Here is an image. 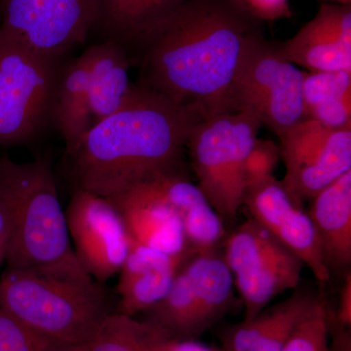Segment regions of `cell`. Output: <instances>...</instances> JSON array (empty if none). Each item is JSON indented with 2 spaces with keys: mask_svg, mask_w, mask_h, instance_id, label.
<instances>
[{
  "mask_svg": "<svg viewBox=\"0 0 351 351\" xmlns=\"http://www.w3.org/2000/svg\"><path fill=\"white\" fill-rule=\"evenodd\" d=\"M97 17L98 0H0V29L56 59L86 41Z\"/></svg>",
  "mask_w": 351,
  "mask_h": 351,
  "instance_id": "10",
  "label": "cell"
},
{
  "mask_svg": "<svg viewBox=\"0 0 351 351\" xmlns=\"http://www.w3.org/2000/svg\"><path fill=\"white\" fill-rule=\"evenodd\" d=\"M277 52L309 71H351V3H324Z\"/></svg>",
  "mask_w": 351,
  "mask_h": 351,
  "instance_id": "14",
  "label": "cell"
},
{
  "mask_svg": "<svg viewBox=\"0 0 351 351\" xmlns=\"http://www.w3.org/2000/svg\"><path fill=\"white\" fill-rule=\"evenodd\" d=\"M108 199L119 210L135 243L172 255L195 250L186 241L181 218L157 191L151 176Z\"/></svg>",
  "mask_w": 351,
  "mask_h": 351,
  "instance_id": "15",
  "label": "cell"
},
{
  "mask_svg": "<svg viewBox=\"0 0 351 351\" xmlns=\"http://www.w3.org/2000/svg\"><path fill=\"white\" fill-rule=\"evenodd\" d=\"M204 119L133 84L124 105L94 124L69 157L76 189L110 198L149 176L182 169L189 136Z\"/></svg>",
  "mask_w": 351,
  "mask_h": 351,
  "instance_id": "2",
  "label": "cell"
},
{
  "mask_svg": "<svg viewBox=\"0 0 351 351\" xmlns=\"http://www.w3.org/2000/svg\"><path fill=\"white\" fill-rule=\"evenodd\" d=\"M64 214L69 239L83 269L100 284L119 274L131 239L117 207L107 197L76 189Z\"/></svg>",
  "mask_w": 351,
  "mask_h": 351,
  "instance_id": "12",
  "label": "cell"
},
{
  "mask_svg": "<svg viewBox=\"0 0 351 351\" xmlns=\"http://www.w3.org/2000/svg\"><path fill=\"white\" fill-rule=\"evenodd\" d=\"M152 327L142 320L113 313L85 351H151Z\"/></svg>",
  "mask_w": 351,
  "mask_h": 351,
  "instance_id": "24",
  "label": "cell"
},
{
  "mask_svg": "<svg viewBox=\"0 0 351 351\" xmlns=\"http://www.w3.org/2000/svg\"><path fill=\"white\" fill-rule=\"evenodd\" d=\"M34 331L0 306V351H84Z\"/></svg>",
  "mask_w": 351,
  "mask_h": 351,
  "instance_id": "25",
  "label": "cell"
},
{
  "mask_svg": "<svg viewBox=\"0 0 351 351\" xmlns=\"http://www.w3.org/2000/svg\"><path fill=\"white\" fill-rule=\"evenodd\" d=\"M262 22L239 0H186L127 49L137 84L205 119L237 112L233 80Z\"/></svg>",
  "mask_w": 351,
  "mask_h": 351,
  "instance_id": "1",
  "label": "cell"
},
{
  "mask_svg": "<svg viewBox=\"0 0 351 351\" xmlns=\"http://www.w3.org/2000/svg\"><path fill=\"white\" fill-rule=\"evenodd\" d=\"M306 119L337 130H351V71H304Z\"/></svg>",
  "mask_w": 351,
  "mask_h": 351,
  "instance_id": "23",
  "label": "cell"
},
{
  "mask_svg": "<svg viewBox=\"0 0 351 351\" xmlns=\"http://www.w3.org/2000/svg\"><path fill=\"white\" fill-rule=\"evenodd\" d=\"M262 124L246 112L221 113L202 120L188 147L198 188L223 223H232L243 205L244 164Z\"/></svg>",
  "mask_w": 351,
  "mask_h": 351,
  "instance_id": "5",
  "label": "cell"
},
{
  "mask_svg": "<svg viewBox=\"0 0 351 351\" xmlns=\"http://www.w3.org/2000/svg\"><path fill=\"white\" fill-rule=\"evenodd\" d=\"M86 52L62 64L53 99L51 123L64 138L66 156L75 154L92 123Z\"/></svg>",
  "mask_w": 351,
  "mask_h": 351,
  "instance_id": "20",
  "label": "cell"
},
{
  "mask_svg": "<svg viewBox=\"0 0 351 351\" xmlns=\"http://www.w3.org/2000/svg\"><path fill=\"white\" fill-rule=\"evenodd\" d=\"M84 351H85V350H84Z\"/></svg>",
  "mask_w": 351,
  "mask_h": 351,
  "instance_id": "33",
  "label": "cell"
},
{
  "mask_svg": "<svg viewBox=\"0 0 351 351\" xmlns=\"http://www.w3.org/2000/svg\"><path fill=\"white\" fill-rule=\"evenodd\" d=\"M11 228L8 216L0 208V267L5 263L9 242H10Z\"/></svg>",
  "mask_w": 351,
  "mask_h": 351,
  "instance_id": "31",
  "label": "cell"
},
{
  "mask_svg": "<svg viewBox=\"0 0 351 351\" xmlns=\"http://www.w3.org/2000/svg\"><path fill=\"white\" fill-rule=\"evenodd\" d=\"M218 249L196 254L144 322L170 338L195 339L232 311L233 279Z\"/></svg>",
  "mask_w": 351,
  "mask_h": 351,
  "instance_id": "7",
  "label": "cell"
},
{
  "mask_svg": "<svg viewBox=\"0 0 351 351\" xmlns=\"http://www.w3.org/2000/svg\"><path fill=\"white\" fill-rule=\"evenodd\" d=\"M0 208L11 228L6 269L96 282L73 252L50 156L25 163L16 162L8 154L0 157Z\"/></svg>",
  "mask_w": 351,
  "mask_h": 351,
  "instance_id": "3",
  "label": "cell"
},
{
  "mask_svg": "<svg viewBox=\"0 0 351 351\" xmlns=\"http://www.w3.org/2000/svg\"><path fill=\"white\" fill-rule=\"evenodd\" d=\"M199 252L165 253L131 240L130 251L119 271L117 313L134 317L161 301L184 263Z\"/></svg>",
  "mask_w": 351,
  "mask_h": 351,
  "instance_id": "16",
  "label": "cell"
},
{
  "mask_svg": "<svg viewBox=\"0 0 351 351\" xmlns=\"http://www.w3.org/2000/svg\"><path fill=\"white\" fill-rule=\"evenodd\" d=\"M252 17L260 22L287 19L293 16L289 0H239Z\"/></svg>",
  "mask_w": 351,
  "mask_h": 351,
  "instance_id": "28",
  "label": "cell"
},
{
  "mask_svg": "<svg viewBox=\"0 0 351 351\" xmlns=\"http://www.w3.org/2000/svg\"><path fill=\"white\" fill-rule=\"evenodd\" d=\"M307 214L330 274L345 276L351 265V170L314 196Z\"/></svg>",
  "mask_w": 351,
  "mask_h": 351,
  "instance_id": "18",
  "label": "cell"
},
{
  "mask_svg": "<svg viewBox=\"0 0 351 351\" xmlns=\"http://www.w3.org/2000/svg\"><path fill=\"white\" fill-rule=\"evenodd\" d=\"M0 306L46 338L86 348L115 313L101 284H82L27 269L0 276Z\"/></svg>",
  "mask_w": 351,
  "mask_h": 351,
  "instance_id": "4",
  "label": "cell"
},
{
  "mask_svg": "<svg viewBox=\"0 0 351 351\" xmlns=\"http://www.w3.org/2000/svg\"><path fill=\"white\" fill-rule=\"evenodd\" d=\"M151 327V351H221L199 343L196 339L170 338L156 328Z\"/></svg>",
  "mask_w": 351,
  "mask_h": 351,
  "instance_id": "29",
  "label": "cell"
},
{
  "mask_svg": "<svg viewBox=\"0 0 351 351\" xmlns=\"http://www.w3.org/2000/svg\"><path fill=\"white\" fill-rule=\"evenodd\" d=\"M320 301L313 292L295 291L250 319L226 328L221 336V351H283L293 332Z\"/></svg>",
  "mask_w": 351,
  "mask_h": 351,
  "instance_id": "17",
  "label": "cell"
},
{
  "mask_svg": "<svg viewBox=\"0 0 351 351\" xmlns=\"http://www.w3.org/2000/svg\"><path fill=\"white\" fill-rule=\"evenodd\" d=\"M328 336L329 307L321 300L293 332L283 351H332Z\"/></svg>",
  "mask_w": 351,
  "mask_h": 351,
  "instance_id": "26",
  "label": "cell"
},
{
  "mask_svg": "<svg viewBox=\"0 0 351 351\" xmlns=\"http://www.w3.org/2000/svg\"><path fill=\"white\" fill-rule=\"evenodd\" d=\"M279 138L286 168L281 182L302 206L351 170V130H337L306 119Z\"/></svg>",
  "mask_w": 351,
  "mask_h": 351,
  "instance_id": "11",
  "label": "cell"
},
{
  "mask_svg": "<svg viewBox=\"0 0 351 351\" xmlns=\"http://www.w3.org/2000/svg\"><path fill=\"white\" fill-rule=\"evenodd\" d=\"M186 0H98L94 31L125 49Z\"/></svg>",
  "mask_w": 351,
  "mask_h": 351,
  "instance_id": "22",
  "label": "cell"
},
{
  "mask_svg": "<svg viewBox=\"0 0 351 351\" xmlns=\"http://www.w3.org/2000/svg\"><path fill=\"white\" fill-rule=\"evenodd\" d=\"M304 71L284 59L265 36L252 40L240 59L232 93L237 112L255 117L279 138L306 119Z\"/></svg>",
  "mask_w": 351,
  "mask_h": 351,
  "instance_id": "8",
  "label": "cell"
},
{
  "mask_svg": "<svg viewBox=\"0 0 351 351\" xmlns=\"http://www.w3.org/2000/svg\"><path fill=\"white\" fill-rule=\"evenodd\" d=\"M243 205L252 219L293 252L319 282L331 279L313 221L282 182L270 176L249 184L245 188Z\"/></svg>",
  "mask_w": 351,
  "mask_h": 351,
  "instance_id": "13",
  "label": "cell"
},
{
  "mask_svg": "<svg viewBox=\"0 0 351 351\" xmlns=\"http://www.w3.org/2000/svg\"><path fill=\"white\" fill-rule=\"evenodd\" d=\"M332 318L341 326L351 327V272L343 276V283L339 291L338 308L332 313Z\"/></svg>",
  "mask_w": 351,
  "mask_h": 351,
  "instance_id": "30",
  "label": "cell"
},
{
  "mask_svg": "<svg viewBox=\"0 0 351 351\" xmlns=\"http://www.w3.org/2000/svg\"><path fill=\"white\" fill-rule=\"evenodd\" d=\"M89 63V105L92 123L117 112L131 93V63L123 46L103 41L85 50ZM92 125V126H93Z\"/></svg>",
  "mask_w": 351,
  "mask_h": 351,
  "instance_id": "21",
  "label": "cell"
},
{
  "mask_svg": "<svg viewBox=\"0 0 351 351\" xmlns=\"http://www.w3.org/2000/svg\"><path fill=\"white\" fill-rule=\"evenodd\" d=\"M280 158V147L276 142L257 138L245 160V188L253 182L274 176Z\"/></svg>",
  "mask_w": 351,
  "mask_h": 351,
  "instance_id": "27",
  "label": "cell"
},
{
  "mask_svg": "<svg viewBox=\"0 0 351 351\" xmlns=\"http://www.w3.org/2000/svg\"><path fill=\"white\" fill-rule=\"evenodd\" d=\"M223 258L250 319L274 298L295 289L304 263L254 219L226 235Z\"/></svg>",
  "mask_w": 351,
  "mask_h": 351,
  "instance_id": "9",
  "label": "cell"
},
{
  "mask_svg": "<svg viewBox=\"0 0 351 351\" xmlns=\"http://www.w3.org/2000/svg\"><path fill=\"white\" fill-rule=\"evenodd\" d=\"M151 178L157 191L181 218L189 246L198 252L218 249L226 237L225 223L184 168L156 173Z\"/></svg>",
  "mask_w": 351,
  "mask_h": 351,
  "instance_id": "19",
  "label": "cell"
},
{
  "mask_svg": "<svg viewBox=\"0 0 351 351\" xmlns=\"http://www.w3.org/2000/svg\"><path fill=\"white\" fill-rule=\"evenodd\" d=\"M331 1L334 2V3H341V4L351 3V0H331Z\"/></svg>",
  "mask_w": 351,
  "mask_h": 351,
  "instance_id": "32",
  "label": "cell"
},
{
  "mask_svg": "<svg viewBox=\"0 0 351 351\" xmlns=\"http://www.w3.org/2000/svg\"><path fill=\"white\" fill-rule=\"evenodd\" d=\"M63 63L0 29V145L31 142L51 123Z\"/></svg>",
  "mask_w": 351,
  "mask_h": 351,
  "instance_id": "6",
  "label": "cell"
}]
</instances>
